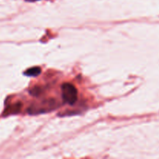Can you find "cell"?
<instances>
[{
    "instance_id": "cell-1",
    "label": "cell",
    "mask_w": 159,
    "mask_h": 159,
    "mask_svg": "<svg viewBox=\"0 0 159 159\" xmlns=\"http://www.w3.org/2000/svg\"><path fill=\"white\" fill-rule=\"evenodd\" d=\"M62 98L66 103L73 105L77 101L78 91L75 85L71 83H64L61 85Z\"/></svg>"
},
{
    "instance_id": "cell-2",
    "label": "cell",
    "mask_w": 159,
    "mask_h": 159,
    "mask_svg": "<svg viewBox=\"0 0 159 159\" xmlns=\"http://www.w3.org/2000/svg\"><path fill=\"white\" fill-rule=\"evenodd\" d=\"M41 72V69L39 67H34V68H29L24 72V75L26 76H31V77H36L39 75Z\"/></svg>"
}]
</instances>
